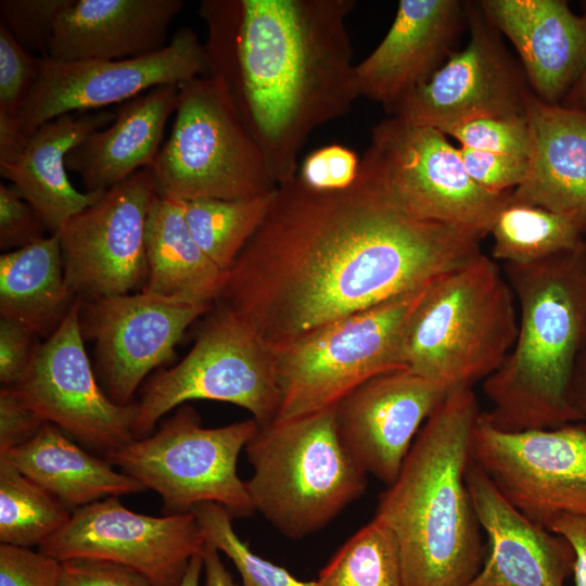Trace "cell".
<instances>
[{"mask_svg": "<svg viewBox=\"0 0 586 586\" xmlns=\"http://www.w3.org/2000/svg\"><path fill=\"white\" fill-rule=\"evenodd\" d=\"M47 422L12 387L0 390V454L31 440Z\"/></svg>", "mask_w": 586, "mask_h": 586, "instance_id": "cell-44", "label": "cell"}, {"mask_svg": "<svg viewBox=\"0 0 586 586\" xmlns=\"http://www.w3.org/2000/svg\"><path fill=\"white\" fill-rule=\"evenodd\" d=\"M205 586H238L219 557V551L206 542L203 551Z\"/></svg>", "mask_w": 586, "mask_h": 586, "instance_id": "cell-48", "label": "cell"}, {"mask_svg": "<svg viewBox=\"0 0 586 586\" xmlns=\"http://www.w3.org/2000/svg\"><path fill=\"white\" fill-rule=\"evenodd\" d=\"M355 0H205L208 69L226 84L281 184L319 126L359 92L346 18Z\"/></svg>", "mask_w": 586, "mask_h": 586, "instance_id": "cell-2", "label": "cell"}, {"mask_svg": "<svg viewBox=\"0 0 586 586\" xmlns=\"http://www.w3.org/2000/svg\"><path fill=\"white\" fill-rule=\"evenodd\" d=\"M569 397L578 422L586 425V343L575 362Z\"/></svg>", "mask_w": 586, "mask_h": 586, "instance_id": "cell-47", "label": "cell"}, {"mask_svg": "<svg viewBox=\"0 0 586 586\" xmlns=\"http://www.w3.org/2000/svg\"><path fill=\"white\" fill-rule=\"evenodd\" d=\"M257 430L253 418L204 428L198 412L181 405L155 433L109 451L105 460L157 493L170 513L215 502L232 517L247 518L255 510L237 461Z\"/></svg>", "mask_w": 586, "mask_h": 586, "instance_id": "cell-11", "label": "cell"}, {"mask_svg": "<svg viewBox=\"0 0 586 586\" xmlns=\"http://www.w3.org/2000/svg\"><path fill=\"white\" fill-rule=\"evenodd\" d=\"M148 279L141 291L194 303L214 304L224 272L194 241L183 201L155 196L146 221Z\"/></svg>", "mask_w": 586, "mask_h": 586, "instance_id": "cell-29", "label": "cell"}, {"mask_svg": "<svg viewBox=\"0 0 586 586\" xmlns=\"http://www.w3.org/2000/svg\"><path fill=\"white\" fill-rule=\"evenodd\" d=\"M458 151L470 178L489 192H511L526 176L527 158L464 146Z\"/></svg>", "mask_w": 586, "mask_h": 586, "instance_id": "cell-38", "label": "cell"}, {"mask_svg": "<svg viewBox=\"0 0 586 586\" xmlns=\"http://www.w3.org/2000/svg\"><path fill=\"white\" fill-rule=\"evenodd\" d=\"M27 139L18 117L0 114V166L16 161L22 154Z\"/></svg>", "mask_w": 586, "mask_h": 586, "instance_id": "cell-46", "label": "cell"}, {"mask_svg": "<svg viewBox=\"0 0 586 586\" xmlns=\"http://www.w3.org/2000/svg\"><path fill=\"white\" fill-rule=\"evenodd\" d=\"M69 509L0 456L1 544L41 546L71 519Z\"/></svg>", "mask_w": 586, "mask_h": 586, "instance_id": "cell-32", "label": "cell"}, {"mask_svg": "<svg viewBox=\"0 0 586 586\" xmlns=\"http://www.w3.org/2000/svg\"><path fill=\"white\" fill-rule=\"evenodd\" d=\"M487 21L513 44L532 92L560 104L586 66V12L565 0H480Z\"/></svg>", "mask_w": 586, "mask_h": 586, "instance_id": "cell-22", "label": "cell"}, {"mask_svg": "<svg viewBox=\"0 0 586 586\" xmlns=\"http://www.w3.org/2000/svg\"><path fill=\"white\" fill-rule=\"evenodd\" d=\"M77 300L59 329L39 343L29 367L12 386L46 422L85 445L118 449L136 440V404L118 405L97 382L85 348Z\"/></svg>", "mask_w": 586, "mask_h": 586, "instance_id": "cell-15", "label": "cell"}, {"mask_svg": "<svg viewBox=\"0 0 586 586\" xmlns=\"http://www.w3.org/2000/svg\"><path fill=\"white\" fill-rule=\"evenodd\" d=\"M181 0H73L59 15L47 58L126 60L163 49Z\"/></svg>", "mask_w": 586, "mask_h": 586, "instance_id": "cell-24", "label": "cell"}, {"mask_svg": "<svg viewBox=\"0 0 586 586\" xmlns=\"http://www.w3.org/2000/svg\"><path fill=\"white\" fill-rule=\"evenodd\" d=\"M64 433L47 422L27 443L0 456L68 509L145 491L140 482L115 471L110 462L85 451Z\"/></svg>", "mask_w": 586, "mask_h": 586, "instance_id": "cell-27", "label": "cell"}, {"mask_svg": "<svg viewBox=\"0 0 586 586\" xmlns=\"http://www.w3.org/2000/svg\"><path fill=\"white\" fill-rule=\"evenodd\" d=\"M208 73L205 44L187 26L163 49L140 58L59 62L41 56L38 77L18 119L29 137L59 116L106 109L157 86H180Z\"/></svg>", "mask_w": 586, "mask_h": 586, "instance_id": "cell-14", "label": "cell"}, {"mask_svg": "<svg viewBox=\"0 0 586 586\" xmlns=\"http://www.w3.org/2000/svg\"><path fill=\"white\" fill-rule=\"evenodd\" d=\"M150 169L157 194L180 201L242 199L278 187L226 84L211 73L179 86L169 138Z\"/></svg>", "mask_w": 586, "mask_h": 586, "instance_id": "cell-7", "label": "cell"}, {"mask_svg": "<svg viewBox=\"0 0 586 586\" xmlns=\"http://www.w3.org/2000/svg\"><path fill=\"white\" fill-rule=\"evenodd\" d=\"M482 239L407 214L359 171L335 190L295 176L277 187L215 303L276 347L430 285L479 257Z\"/></svg>", "mask_w": 586, "mask_h": 586, "instance_id": "cell-1", "label": "cell"}, {"mask_svg": "<svg viewBox=\"0 0 586 586\" xmlns=\"http://www.w3.org/2000/svg\"><path fill=\"white\" fill-rule=\"evenodd\" d=\"M358 171L407 214L483 238L510 195L477 186L444 132L396 116L371 129Z\"/></svg>", "mask_w": 586, "mask_h": 586, "instance_id": "cell-10", "label": "cell"}, {"mask_svg": "<svg viewBox=\"0 0 586 586\" xmlns=\"http://www.w3.org/2000/svg\"><path fill=\"white\" fill-rule=\"evenodd\" d=\"M524 115L527 173L510 201L559 214L586 237V111L546 103L530 90Z\"/></svg>", "mask_w": 586, "mask_h": 586, "instance_id": "cell-23", "label": "cell"}, {"mask_svg": "<svg viewBox=\"0 0 586 586\" xmlns=\"http://www.w3.org/2000/svg\"><path fill=\"white\" fill-rule=\"evenodd\" d=\"M178 93L179 86L162 85L122 103L110 125L67 153L66 168L79 176L86 192H104L152 167Z\"/></svg>", "mask_w": 586, "mask_h": 586, "instance_id": "cell-26", "label": "cell"}, {"mask_svg": "<svg viewBox=\"0 0 586 586\" xmlns=\"http://www.w3.org/2000/svg\"><path fill=\"white\" fill-rule=\"evenodd\" d=\"M37 335L24 324L0 318V381L14 386L26 372L38 346Z\"/></svg>", "mask_w": 586, "mask_h": 586, "instance_id": "cell-43", "label": "cell"}, {"mask_svg": "<svg viewBox=\"0 0 586 586\" xmlns=\"http://www.w3.org/2000/svg\"><path fill=\"white\" fill-rule=\"evenodd\" d=\"M76 301L65 282L58 232L0 256V318L47 340Z\"/></svg>", "mask_w": 586, "mask_h": 586, "instance_id": "cell-28", "label": "cell"}, {"mask_svg": "<svg viewBox=\"0 0 586 586\" xmlns=\"http://www.w3.org/2000/svg\"><path fill=\"white\" fill-rule=\"evenodd\" d=\"M48 230L35 208L16 191L0 184V249L14 251L44 238Z\"/></svg>", "mask_w": 586, "mask_h": 586, "instance_id": "cell-41", "label": "cell"}, {"mask_svg": "<svg viewBox=\"0 0 586 586\" xmlns=\"http://www.w3.org/2000/svg\"><path fill=\"white\" fill-rule=\"evenodd\" d=\"M73 0H1V23L28 52L47 55L61 12Z\"/></svg>", "mask_w": 586, "mask_h": 586, "instance_id": "cell-36", "label": "cell"}, {"mask_svg": "<svg viewBox=\"0 0 586 586\" xmlns=\"http://www.w3.org/2000/svg\"><path fill=\"white\" fill-rule=\"evenodd\" d=\"M502 270L519 307L518 335L483 381L492 408L481 415L504 432L578 422L569 393L586 343V240L538 262L504 263Z\"/></svg>", "mask_w": 586, "mask_h": 586, "instance_id": "cell-4", "label": "cell"}, {"mask_svg": "<svg viewBox=\"0 0 586 586\" xmlns=\"http://www.w3.org/2000/svg\"><path fill=\"white\" fill-rule=\"evenodd\" d=\"M517 335L514 294L482 253L429 286L406 324L402 360L449 392L472 387L501 366Z\"/></svg>", "mask_w": 586, "mask_h": 586, "instance_id": "cell-5", "label": "cell"}, {"mask_svg": "<svg viewBox=\"0 0 586 586\" xmlns=\"http://www.w3.org/2000/svg\"><path fill=\"white\" fill-rule=\"evenodd\" d=\"M448 393L408 369L378 374L334 406L340 438L367 474L390 486L421 425Z\"/></svg>", "mask_w": 586, "mask_h": 586, "instance_id": "cell-19", "label": "cell"}, {"mask_svg": "<svg viewBox=\"0 0 586 586\" xmlns=\"http://www.w3.org/2000/svg\"><path fill=\"white\" fill-rule=\"evenodd\" d=\"M204 318L189 353L145 385L136 404V438L149 435L174 408L198 399L242 407L260 428L275 421L280 391L272 347L220 304Z\"/></svg>", "mask_w": 586, "mask_h": 586, "instance_id": "cell-9", "label": "cell"}, {"mask_svg": "<svg viewBox=\"0 0 586 586\" xmlns=\"http://www.w3.org/2000/svg\"><path fill=\"white\" fill-rule=\"evenodd\" d=\"M202 571H203V557L201 552V553L195 555L191 559L179 586H199Z\"/></svg>", "mask_w": 586, "mask_h": 586, "instance_id": "cell-50", "label": "cell"}, {"mask_svg": "<svg viewBox=\"0 0 586 586\" xmlns=\"http://www.w3.org/2000/svg\"><path fill=\"white\" fill-rule=\"evenodd\" d=\"M41 56L24 49L0 22V114L18 117L38 77Z\"/></svg>", "mask_w": 586, "mask_h": 586, "instance_id": "cell-37", "label": "cell"}, {"mask_svg": "<svg viewBox=\"0 0 586 586\" xmlns=\"http://www.w3.org/2000/svg\"><path fill=\"white\" fill-rule=\"evenodd\" d=\"M206 544L189 512L146 515L109 497L73 511L39 550L58 561L87 558L131 568L154 586H179L191 559Z\"/></svg>", "mask_w": 586, "mask_h": 586, "instance_id": "cell-16", "label": "cell"}, {"mask_svg": "<svg viewBox=\"0 0 586 586\" xmlns=\"http://www.w3.org/2000/svg\"><path fill=\"white\" fill-rule=\"evenodd\" d=\"M548 530L571 544L575 553L574 586H586V517L559 515L551 521Z\"/></svg>", "mask_w": 586, "mask_h": 586, "instance_id": "cell-45", "label": "cell"}, {"mask_svg": "<svg viewBox=\"0 0 586 586\" xmlns=\"http://www.w3.org/2000/svg\"><path fill=\"white\" fill-rule=\"evenodd\" d=\"M466 483L487 537L484 562L468 586H564L575 562L571 544L515 509L471 457Z\"/></svg>", "mask_w": 586, "mask_h": 586, "instance_id": "cell-21", "label": "cell"}, {"mask_svg": "<svg viewBox=\"0 0 586 586\" xmlns=\"http://www.w3.org/2000/svg\"><path fill=\"white\" fill-rule=\"evenodd\" d=\"M190 511L196 518L205 540L233 562L243 586H316L315 581H301L284 568L254 553L234 532L232 515L224 506L203 502Z\"/></svg>", "mask_w": 586, "mask_h": 586, "instance_id": "cell-34", "label": "cell"}, {"mask_svg": "<svg viewBox=\"0 0 586 586\" xmlns=\"http://www.w3.org/2000/svg\"><path fill=\"white\" fill-rule=\"evenodd\" d=\"M316 586H405L402 559L390 527L374 517L334 553Z\"/></svg>", "mask_w": 586, "mask_h": 586, "instance_id": "cell-33", "label": "cell"}, {"mask_svg": "<svg viewBox=\"0 0 586 586\" xmlns=\"http://www.w3.org/2000/svg\"><path fill=\"white\" fill-rule=\"evenodd\" d=\"M157 195L150 168L106 190L58 232L64 277L79 301L143 289L148 279L146 221Z\"/></svg>", "mask_w": 586, "mask_h": 586, "instance_id": "cell-13", "label": "cell"}, {"mask_svg": "<svg viewBox=\"0 0 586 586\" xmlns=\"http://www.w3.org/2000/svg\"><path fill=\"white\" fill-rule=\"evenodd\" d=\"M213 305L143 291L80 301L81 334L94 342L109 397L129 405L145 377L174 358L186 330Z\"/></svg>", "mask_w": 586, "mask_h": 586, "instance_id": "cell-18", "label": "cell"}, {"mask_svg": "<svg viewBox=\"0 0 586 586\" xmlns=\"http://www.w3.org/2000/svg\"><path fill=\"white\" fill-rule=\"evenodd\" d=\"M359 162L353 150L334 143L309 153L298 166L296 176L314 189H342L356 179Z\"/></svg>", "mask_w": 586, "mask_h": 586, "instance_id": "cell-39", "label": "cell"}, {"mask_svg": "<svg viewBox=\"0 0 586 586\" xmlns=\"http://www.w3.org/2000/svg\"><path fill=\"white\" fill-rule=\"evenodd\" d=\"M244 450L254 510L292 539L319 531L366 491L367 473L340 438L334 407L258 426Z\"/></svg>", "mask_w": 586, "mask_h": 586, "instance_id": "cell-6", "label": "cell"}, {"mask_svg": "<svg viewBox=\"0 0 586 586\" xmlns=\"http://www.w3.org/2000/svg\"><path fill=\"white\" fill-rule=\"evenodd\" d=\"M60 586H154L126 565L106 560L77 558L61 562Z\"/></svg>", "mask_w": 586, "mask_h": 586, "instance_id": "cell-42", "label": "cell"}, {"mask_svg": "<svg viewBox=\"0 0 586 586\" xmlns=\"http://www.w3.org/2000/svg\"><path fill=\"white\" fill-rule=\"evenodd\" d=\"M183 201L188 228L203 253L225 272L263 224L275 193Z\"/></svg>", "mask_w": 586, "mask_h": 586, "instance_id": "cell-30", "label": "cell"}, {"mask_svg": "<svg viewBox=\"0 0 586 586\" xmlns=\"http://www.w3.org/2000/svg\"><path fill=\"white\" fill-rule=\"evenodd\" d=\"M464 7L470 31L466 47L453 52L388 116L443 131L472 119L524 115L531 88L521 64L509 54L477 2H464Z\"/></svg>", "mask_w": 586, "mask_h": 586, "instance_id": "cell-17", "label": "cell"}, {"mask_svg": "<svg viewBox=\"0 0 586 586\" xmlns=\"http://www.w3.org/2000/svg\"><path fill=\"white\" fill-rule=\"evenodd\" d=\"M470 457L498 492L536 524L548 528L562 514L586 517L584 423L504 432L480 413Z\"/></svg>", "mask_w": 586, "mask_h": 586, "instance_id": "cell-12", "label": "cell"}, {"mask_svg": "<svg viewBox=\"0 0 586 586\" xmlns=\"http://www.w3.org/2000/svg\"><path fill=\"white\" fill-rule=\"evenodd\" d=\"M560 104L566 107L586 111V66Z\"/></svg>", "mask_w": 586, "mask_h": 586, "instance_id": "cell-49", "label": "cell"}, {"mask_svg": "<svg viewBox=\"0 0 586 586\" xmlns=\"http://www.w3.org/2000/svg\"><path fill=\"white\" fill-rule=\"evenodd\" d=\"M492 258L528 264L576 247L584 239L565 217L540 206L509 200L492 225Z\"/></svg>", "mask_w": 586, "mask_h": 586, "instance_id": "cell-31", "label": "cell"}, {"mask_svg": "<svg viewBox=\"0 0 586 586\" xmlns=\"http://www.w3.org/2000/svg\"><path fill=\"white\" fill-rule=\"evenodd\" d=\"M460 146L527 158L530 132L525 115L477 118L445 128Z\"/></svg>", "mask_w": 586, "mask_h": 586, "instance_id": "cell-35", "label": "cell"}, {"mask_svg": "<svg viewBox=\"0 0 586 586\" xmlns=\"http://www.w3.org/2000/svg\"><path fill=\"white\" fill-rule=\"evenodd\" d=\"M115 112L102 109L59 116L27 139L12 164L0 166L2 177L42 218L50 234L94 204L105 192H80L66 174L67 153L91 132L110 125Z\"/></svg>", "mask_w": 586, "mask_h": 586, "instance_id": "cell-25", "label": "cell"}, {"mask_svg": "<svg viewBox=\"0 0 586 586\" xmlns=\"http://www.w3.org/2000/svg\"><path fill=\"white\" fill-rule=\"evenodd\" d=\"M481 410L472 387L450 391L418 432L375 511L398 545L405 586H468L486 555L466 471Z\"/></svg>", "mask_w": 586, "mask_h": 586, "instance_id": "cell-3", "label": "cell"}, {"mask_svg": "<svg viewBox=\"0 0 586 586\" xmlns=\"http://www.w3.org/2000/svg\"><path fill=\"white\" fill-rule=\"evenodd\" d=\"M430 285L272 347L280 391L273 422L333 408L369 379L406 369L405 328Z\"/></svg>", "mask_w": 586, "mask_h": 586, "instance_id": "cell-8", "label": "cell"}, {"mask_svg": "<svg viewBox=\"0 0 586 586\" xmlns=\"http://www.w3.org/2000/svg\"><path fill=\"white\" fill-rule=\"evenodd\" d=\"M61 562L27 547L1 544L0 586H60Z\"/></svg>", "mask_w": 586, "mask_h": 586, "instance_id": "cell-40", "label": "cell"}, {"mask_svg": "<svg viewBox=\"0 0 586 586\" xmlns=\"http://www.w3.org/2000/svg\"><path fill=\"white\" fill-rule=\"evenodd\" d=\"M466 21L462 1L400 0L382 41L356 64L359 97L380 103L390 114L455 52Z\"/></svg>", "mask_w": 586, "mask_h": 586, "instance_id": "cell-20", "label": "cell"}]
</instances>
